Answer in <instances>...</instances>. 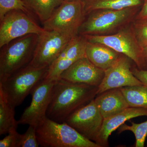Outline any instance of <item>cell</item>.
I'll list each match as a JSON object with an SVG mask.
<instances>
[{
	"label": "cell",
	"mask_w": 147,
	"mask_h": 147,
	"mask_svg": "<svg viewBox=\"0 0 147 147\" xmlns=\"http://www.w3.org/2000/svg\"><path fill=\"white\" fill-rule=\"evenodd\" d=\"M122 55L104 44L87 42L86 57L96 66L104 71L115 64Z\"/></svg>",
	"instance_id": "e0dca14e"
},
{
	"label": "cell",
	"mask_w": 147,
	"mask_h": 147,
	"mask_svg": "<svg viewBox=\"0 0 147 147\" xmlns=\"http://www.w3.org/2000/svg\"><path fill=\"white\" fill-rule=\"evenodd\" d=\"M131 25L114 34L83 36L88 42L104 44L125 55L139 69H146L147 63L143 56L142 48L135 38Z\"/></svg>",
	"instance_id": "52a82bcc"
},
{
	"label": "cell",
	"mask_w": 147,
	"mask_h": 147,
	"mask_svg": "<svg viewBox=\"0 0 147 147\" xmlns=\"http://www.w3.org/2000/svg\"><path fill=\"white\" fill-rule=\"evenodd\" d=\"M142 49L143 56H144V58L145 61L147 63V45L143 47Z\"/></svg>",
	"instance_id": "f1b7e54d"
},
{
	"label": "cell",
	"mask_w": 147,
	"mask_h": 147,
	"mask_svg": "<svg viewBox=\"0 0 147 147\" xmlns=\"http://www.w3.org/2000/svg\"><path fill=\"white\" fill-rule=\"evenodd\" d=\"M135 21H147V0H144L142 8L139 11L135 17Z\"/></svg>",
	"instance_id": "83f0119b"
},
{
	"label": "cell",
	"mask_w": 147,
	"mask_h": 147,
	"mask_svg": "<svg viewBox=\"0 0 147 147\" xmlns=\"http://www.w3.org/2000/svg\"><path fill=\"white\" fill-rule=\"evenodd\" d=\"M98 86L74 83L59 79L55 81L47 112L50 119L64 122L77 110L97 96Z\"/></svg>",
	"instance_id": "6da1fadb"
},
{
	"label": "cell",
	"mask_w": 147,
	"mask_h": 147,
	"mask_svg": "<svg viewBox=\"0 0 147 147\" xmlns=\"http://www.w3.org/2000/svg\"><path fill=\"white\" fill-rule=\"evenodd\" d=\"M139 7L120 10L99 9L87 14L79 29L81 36H106L115 34L135 20Z\"/></svg>",
	"instance_id": "7a4b0ae2"
},
{
	"label": "cell",
	"mask_w": 147,
	"mask_h": 147,
	"mask_svg": "<svg viewBox=\"0 0 147 147\" xmlns=\"http://www.w3.org/2000/svg\"><path fill=\"white\" fill-rule=\"evenodd\" d=\"M131 70L134 76L144 85L147 86V69H139L137 67H132Z\"/></svg>",
	"instance_id": "4316f807"
},
{
	"label": "cell",
	"mask_w": 147,
	"mask_h": 147,
	"mask_svg": "<svg viewBox=\"0 0 147 147\" xmlns=\"http://www.w3.org/2000/svg\"><path fill=\"white\" fill-rule=\"evenodd\" d=\"M38 38V35L28 34L0 48V81L28 65L32 59Z\"/></svg>",
	"instance_id": "277c9868"
},
{
	"label": "cell",
	"mask_w": 147,
	"mask_h": 147,
	"mask_svg": "<svg viewBox=\"0 0 147 147\" xmlns=\"http://www.w3.org/2000/svg\"><path fill=\"white\" fill-rule=\"evenodd\" d=\"M82 0L63 1L51 16L43 23V28L73 38L78 35L79 29L86 18Z\"/></svg>",
	"instance_id": "8992f818"
},
{
	"label": "cell",
	"mask_w": 147,
	"mask_h": 147,
	"mask_svg": "<svg viewBox=\"0 0 147 147\" xmlns=\"http://www.w3.org/2000/svg\"><path fill=\"white\" fill-rule=\"evenodd\" d=\"M46 31L24 11H11L0 21V48L18 38L29 34L39 35Z\"/></svg>",
	"instance_id": "ba28073f"
},
{
	"label": "cell",
	"mask_w": 147,
	"mask_h": 147,
	"mask_svg": "<svg viewBox=\"0 0 147 147\" xmlns=\"http://www.w3.org/2000/svg\"><path fill=\"white\" fill-rule=\"evenodd\" d=\"M48 67L37 68L30 65L0 81V90L15 108L24 102L34 87L47 75Z\"/></svg>",
	"instance_id": "5b68a950"
},
{
	"label": "cell",
	"mask_w": 147,
	"mask_h": 147,
	"mask_svg": "<svg viewBox=\"0 0 147 147\" xmlns=\"http://www.w3.org/2000/svg\"><path fill=\"white\" fill-rule=\"evenodd\" d=\"M141 116H147V109L129 107L120 113L104 119L95 143L101 147L108 146V138L113 131L127 121Z\"/></svg>",
	"instance_id": "9a60e30c"
},
{
	"label": "cell",
	"mask_w": 147,
	"mask_h": 147,
	"mask_svg": "<svg viewBox=\"0 0 147 147\" xmlns=\"http://www.w3.org/2000/svg\"><path fill=\"white\" fill-rule=\"evenodd\" d=\"M20 135L16 130L10 131L0 141V147H19Z\"/></svg>",
	"instance_id": "484cf974"
},
{
	"label": "cell",
	"mask_w": 147,
	"mask_h": 147,
	"mask_svg": "<svg viewBox=\"0 0 147 147\" xmlns=\"http://www.w3.org/2000/svg\"><path fill=\"white\" fill-rule=\"evenodd\" d=\"M15 108L11 105L0 90V135L16 130L18 123L15 119Z\"/></svg>",
	"instance_id": "d6986e66"
},
{
	"label": "cell",
	"mask_w": 147,
	"mask_h": 147,
	"mask_svg": "<svg viewBox=\"0 0 147 147\" xmlns=\"http://www.w3.org/2000/svg\"><path fill=\"white\" fill-rule=\"evenodd\" d=\"M14 10L22 11L29 16H32L23 0H0V21L8 12Z\"/></svg>",
	"instance_id": "603a6c76"
},
{
	"label": "cell",
	"mask_w": 147,
	"mask_h": 147,
	"mask_svg": "<svg viewBox=\"0 0 147 147\" xmlns=\"http://www.w3.org/2000/svg\"><path fill=\"white\" fill-rule=\"evenodd\" d=\"M131 28L139 45L142 48L147 45V21H134Z\"/></svg>",
	"instance_id": "d4e9b609"
},
{
	"label": "cell",
	"mask_w": 147,
	"mask_h": 147,
	"mask_svg": "<svg viewBox=\"0 0 147 147\" xmlns=\"http://www.w3.org/2000/svg\"><path fill=\"white\" fill-rule=\"evenodd\" d=\"M55 81L46 79L38 83L32 91L30 104L23 112L18 121V124L36 127L47 117V109L51 100Z\"/></svg>",
	"instance_id": "30bf717a"
},
{
	"label": "cell",
	"mask_w": 147,
	"mask_h": 147,
	"mask_svg": "<svg viewBox=\"0 0 147 147\" xmlns=\"http://www.w3.org/2000/svg\"><path fill=\"white\" fill-rule=\"evenodd\" d=\"M63 1H76V0H63Z\"/></svg>",
	"instance_id": "f546056e"
},
{
	"label": "cell",
	"mask_w": 147,
	"mask_h": 147,
	"mask_svg": "<svg viewBox=\"0 0 147 147\" xmlns=\"http://www.w3.org/2000/svg\"><path fill=\"white\" fill-rule=\"evenodd\" d=\"M36 133L41 147H101L65 122H58L47 117L36 127Z\"/></svg>",
	"instance_id": "3957f363"
},
{
	"label": "cell",
	"mask_w": 147,
	"mask_h": 147,
	"mask_svg": "<svg viewBox=\"0 0 147 147\" xmlns=\"http://www.w3.org/2000/svg\"><path fill=\"white\" fill-rule=\"evenodd\" d=\"M72 38L55 31L46 30L38 35L33 57L29 65L37 68L49 67Z\"/></svg>",
	"instance_id": "9c48e42d"
},
{
	"label": "cell",
	"mask_w": 147,
	"mask_h": 147,
	"mask_svg": "<svg viewBox=\"0 0 147 147\" xmlns=\"http://www.w3.org/2000/svg\"><path fill=\"white\" fill-rule=\"evenodd\" d=\"M27 8L43 24L61 3L63 0H23Z\"/></svg>",
	"instance_id": "ffe728a7"
},
{
	"label": "cell",
	"mask_w": 147,
	"mask_h": 147,
	"mask_svg": "<svg viewBox=\"0 0 147 147\" xmlns=\"http://www.w3.org/2000/svg\"><path fill=\"white\" fill-rule=\"evenodd\" d=\"M132 61L122 55L115 64L105 70L102 82L98 86L97 95L113 89L144 85L131 71Z\"/></svg>",
	"instance_id": "7c38bea8"
},
{
	"label": "cell",
	"mask_w": 147,
	"mask_h": 147,
	"mask_svg": "<svg viewBox=\"0 0 147 147\" xmlns=\"http://www.w3.org/2000/svg\"><path fill=\"white\" fill-rule=\"evenodd\" d=\"M104 74V70L96 66L85 56L63 71L59 79L72 83L98 86Z\"/></svg>",
	"instance_id": "5bb4252c"
},
{
	"label": "cell",
	"mask_w": 147,
	"mask_h": 147,
	"mask_svg": "<svg viewBox=\"0 0 147 147\" xmlns=\"http://www.w3.org/2000/svg\"><path fill=\"white\" fill-rule=\"evenodd\" d=\"M88 41L83 36L73 38L59 57L48 67L45 79L56 81L62 73L76 61L86 56Z\"/></svg>",
	"instance_id": "4fadbf2b"
},
{
	"label": "cell",
	"mask_w": 147,
	"mask_h": 147,
	"mask_svg": "<svg viewBox=\"0 0 147 147\" xmlns=\"http://www.w3.org/2000/svg\"><path fill=\"white\" fill-rule=\"evenodd\" d=\"M103 119L94 99L74 112L65 122L85 138L95 142Z\"/></svg>",
	"instance_id": "8fae6325"
},
{
	"label": "cell",
	"mask_w": 147,
	"mask_h": 147,
	"mask_svg": "<svg viewBox=\"0 0 147 147\" xmlns=\"http://www.w3.org/2000/svg\"><path fill=\"white\" fill-rule=\"evenodd\" d=\"M40 146L36 133V127L29 125L27 131L20 135L19 147H38Z\"/></svg>",
	"instance_id": "cb8c5ba5"
},
{
	"label": "cell",
	"mask_w": 147,
	"mask_h": 147,
	"mask_svg": "<svg viewBox=\"0 0 147 147\" xmlns=\"http://www.w3.org/2000/svg\"><path fill=\"white\" fill-rule=\"evenodd\" d=\"M131 125L124 123L117 129L119 133L127 130L132 131L136 139L135 146L144 147L147 136V121L140 123L131 121Z\"/></svg>",
	"instance_id": "7402d4cb"
},
{
	"label": "cell",
	"mask_w": 147,
	"mask_h": 147,
	"mask_svg": "<svg viewBox=\"0 0 147 147\" xmlns=\"http://www.w3.org/2000/svg\"><path fill=\"white\" fill-rule=\"evenodd\" d=\"M121 90L129 107L147 109V86L144 85L123 87Z\"/></svg>",
	"instance_id": "44dd1931"
},
{
	"label": "cell",
	"mask_w": 147,
	"mask_h": 147,
	"mask_svg": "<svg viewBox=\"0 0 147 147\" xmlns=\"http://www.w3.org/2000/svg\"><path fill=\"white\" fill-rule=\"evenodd\" d=\"M86 16L90 12L99 9L120 10L132 7H139L143 0H82Z\"/></svg>",
	"instance_id": "ac0fdd59"
},
{
	"label": "cell",
	"mask_w": 147,
	"mask_h": 147,
	"mask_svg": "<svg viewBox=\"0 0 147 147\" xmlns=\"http://www.w3.org/2000/svg\"><path fill=\"white\" fill-rule=\"evenodd\" d=\"M94 100L104 119L129 107L121 88L103 92L97 95Z\"/></svg>",
	"instance_id": "2e32d148"
}]
</instances>
